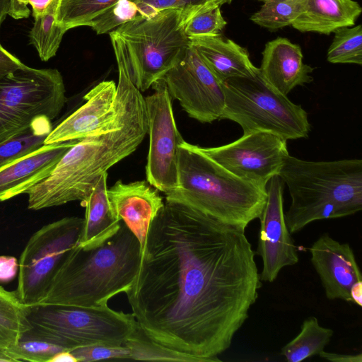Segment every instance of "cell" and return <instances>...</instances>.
Returning <instances> with one entry per match:
<instances>
[{
	"instance_id": "6da1fadb",
	"label": "cell",
	"mask_w": 362,
	"mask_h": 362,
	"mask_svg": "<svg viewBox=\"0 0 362 362\" xmlns=\"http://www.w3.org/2000/svg\"><path fill=\"white\" fill-rule=\"evenodd\" d=\"M255 257L245 229L165 201L125 293L132 314L156 343L221 361L262 287Z\"/></svg>"
},
{
	"instance_id": "7a4b0ae2",
	"label": "cell",
	"mask_w": 362,
	"mask_h": 362,
	"mask_svg": "<svg viewBox=\"0 0 362 362\" xmlns=\"http://www.w3.org/2000/svg\"><path fill=\"white\" fill-rule=\"evenodd\" d=\"M117 97L119 110L112 124L66 152L49 175L27 192L29 209L85 200L102 175L143 141L148 132L145 99L127 73L118 72Z\"/></svg>"
},
{
	"instance_id": "3957f363",
	"label": "cell",
	"mask_w": 362,
	"mask_h": 362,
	"mask_svg": "<svg viewBox=\"0 0 362 362\" xmlns=\"http://www.w3.org/2000/svg\"><path fill=\"white\" fill-rule=\"evenodd\" d=\"M141 258L137 238L121 221L117 231L99 245L83 248L76 244L37 305H107L110 298L130 288Z\"/></svg>"
},
{
	"instance_id": "277c9868",
	"label": "cell",
	"mask_w": 362,
	"mask_h": 362,
	"mask_svg": "<svg viewBox=\"0 0 362 362\" xmlns=\"http://www.w3.org/2000/svg\"><path fill=\"white\" fill-rule=\"evenodd\" d=\"M291 198L284 214L291 233L311 222L354 214L362 209V160L308 161L289 154L279 175Z\"/></svg>"
},
{
	"instance_id": "5b68a950",
	"label": "cell",
	"mask_w": 362,
	"mask_h": 362,
	"mask_svg": "<svg viewBox=\"0 0 362 362\" xmlns=\"http://www.w3.org/2000/svg\"><path fill=\"white\" fill-rule=\"evenodd\" d=\"M165 201L185 204L223 223L245 229L259 218L267 192L234 175L184 141L180 146L179 187Z\"/></svg>"
},
{
	"instance_id": "8992f818",
	"label": "cell",
	"mask_w": 362,
	"mask_h": 362,
	"mask_svg": "<svg viewBox=\"0 0 362 362\" xmlns=\"http://www.w3.org/2000/svg\"><path fill=\"white\" fill-rule=\"evenodd\" d=\"M117 68L127 71L140 91L148 90L185 57L189 40L181 8L140 16L109 33Z\"/></svg>"
},
{
	"instance_id": "52a82bcc",
	"label": "cell",
	"mask_w": 362,
	"mask_h": 362,
	"mask_svg": "<svg viewBox=\"0 0 362 362\" xmlns=\"http://www.w3.org/2000/svg\"><path fill=\"white\" fill-rule=\"evenodd\" d=\"M222 86L226 103L220 119L238 123L243 133L264 132L286 141L308 136L305 110L270 86L259 69L252 76L229 78Z\"/></svg>"
},
{
	"instance_id": "ba28073f",
	"label": "cell",
	"mask_w": 362,
	"mask_h": 362,
	"mask_svg": "<svg viewBox=\"0 0 362 362\" xmlns=\"http://www.w3.org/2000/svg\"><path fill=\"white\" fill-rule=\"evenodd\" d=\"M28 319L33 331L69 351L89 346H123L139 328L132 313L107 305H37L30 307Z\"/></svg>"
},
{
	"instance_id": "9c48e42d",
	"label": "cell",
	"mask_w": 362,
	"mask_h": 362,
	"mask_svg": "<svg viewBox=\"0 0 362 362\" xmlns=\"http://www.w3.org/2000/svg\"><path fill=\"white\" fill-rule=\"evenodd\" d=\"M63 77L56 69L23 67L0 79V143L29 128L37 117L54 119L66 102Z\"/></svg>"
},
{
	"instance_id": "30bf717a",
	"label": "cell",
	"mask_w": 362,
	"mask_h": 362,
	"mask_svg": "<svg viewBox=\"0 0 362 362\" xmlns=\"http://www.w3.org/2000/svg\"><path fill=\"white\" fill-rule=\"evenodd\" d=\"M83 218L64 217L48 223L30 238L19 259L18 286L20 300L27 306L37 305L68 252L78 243Z\"/></svg>"
},
{
	"instance_id": "8fae6325",
	"label": "cell",
	"mask_w": 362,
	"mask_h": 362,
	"mask_svg": "<svg viewBox=\"0 0 362 362\" xmlns=\"http://www.w3.org/2000/svg\"><path fill=\"white\" fill-rule=\"evenodd\" d=\"M152 87L153 93L144 98L149 134L146 175L150 185L166 194L179 187L180 146L185 140L164 81L160 78Z\"/></svg>"
},
{
	"instance_id": "7c38bea8",
	"label": "cell",
	"mask_w": 362,
	"mask_h": 362,
	"mask_svg": "<svg viewBox=\"0 0 362 362\" xmlns=\"http://www.w3.org/2000/svg\"><path fill=\"white\" fill-rule=\"evenodd\" d=\"M199 150L234 175L262 188L279 175L289 154L286 140L259 131L243 133L226 145Z\"/></svg>"
},
{
	"instance_id": "4fadbf2b",
	"label": "cell",
	"mask_w": 362,
	"mask_h": 362,
	"mask_svg": "<svg viewBox=\"0 0 362 362\" xmlns=\"http://www.w3.org/2000/svg\"><path fill=\"white\" fill-rule=\"evenodd\" d=\"M162 79L190 117L202 123L220 119L226 103L222 82L190 45L185 58Z\"/></svg>"
},
{
	"instance_id": "5bb4252c",
	"label": "cell",
	"mask_w": 362,
	"mask_h": 362,
	"mask_svg": "<svg viewBox=\"0 0 362 362\" xmlns=\"http://www.w3.org/2000/svg\"><path fill=\"white\" fill-rule=\"evenodd\" d=\"M284 182L273 177L267 186V197L259 216L260 228L255 254L261 257L262 281L273 282L285 267L298 262L297 247L292 239L284 212Z\"/></svg>"
},
{
	"instance_id": "9a60e30c",
	"label": "cell",
	"mask_w": 362,
	"mask_h": 362,
	"mask_svg": "<svg viewBox=\"0 0 362 362\" xmlns=\"http://www.w3.org/2000/svg\"><path fill=\"white\" fill-rule=\"evenodd\" d=\"M85 103L53 128L45 144L81 140L108 128L119 110L117 85L103 81L85 96Z\"/></svg>"
},
{
	"instance_id": "2e32d148",
	"label": "cell",
	"mask_w": 362,
	"mask_h": 362,
	"mask_svg": "<svg viewBox=\"0 0 362 362\" xmlns=\"http://www.w3.org/2000/svg\"><path fill=\"white\" fill-rule=\"evenodd\" d=\"M311 263L317 273L329 300L351 302L354 284L362 281L354 252L348 243H341L323 234L309 249Z\"/></svg>"
},
{
	"instance_id": "e0dca14e",
	"label": "cell",
	"mask_w": 362,
	"mask_h": 362,
	"mask_svg": "<svg viewBox=\"0 0 362 362\" xmlns=\"http://www.w3.org/2000/svg\"><path fill=\"white\" fill-rule=\"evenodd\" d=\"M107 196L115 216L137 238L141 252L149 226L165 204L159 191L145 181L118 180Z\"/></svg>"
},
{
	"instance_id": "ac0fdd59",
	"label": "cell",
	"mask_w": 362,
	"mask_h": 362,
	"mask_svg": "<svg viewBox=\"0 0 362 362\" xmlns=\"http://www.w3.org/2000/svg\"><path fill=\"white\" fill-rule=\"evenodd\" d=\"M78 141L44 144L0 168V202L27 192L47 178Z\"/></svg>"
},
{
	"instance_id": "d6986e66",
	"label": "cell",
	"mask_w": 362,
	"mask_h": 362,
	"mask_svg": "<svg viewBox=\"0 0 362 362\" xmlns=\"http://www.w3.org/2000/svg\"><path fill=\"white\" fill-rule=\"evenodd\" d=\"M303 57L299 45L279 37L264 46L260 74L274 89L287 95L296 86L313 80V68L303 63Z\"/></svg>"
},
{
	"instance_id": "ffe728a7",
	"label": "cell",
	"mask_w": 362,
	"mask_h": 362,
	"mask_svg": "<svg viewBox=\"0 0 362 362\" xmlns=\"http://www.w3.org/2000/svg\"><path fill=\"white\" fill-rule=\"evenodd\" d=\"M188 38L189 45L221 82L231 78L252 76L259 71L252 64L246 49L231 40L221 36Z\"/></svg>"
},
{
	"instance_id": "44dd1931",
	"label": "cell",
	"mask_w": 362,
	"mask_h": 362,
	"mask_svg": "<svg viewBox=\"0 0 362 362\" xmlns=\"http://www.w3.org/2000/svg\"><path fill=\"white\" fill-rule=\"evenodd\" d=\"M107 173L102 175L88 197L81 202L86 209L78 245L89 248L99 245L119 229L120 222L110 206L107 187Z\"/></svg>"
},
{
	"instance_id": "7402d4cb",
	"label": "cell",
	"mask_w": 362,
	"mask_h": 362,
	"mask_svg": "<svg viewBox=\"0 0 362 362\" xmlns=\"http://www.w3.org/2000/svg\"><path fill=\"white\" fill-rule=\"evenodd\" d=\"M362 11L353 0H308L307 10L292 24L297 30L329 35L354 25Z\"/></svg>"
},
{
	"instance_id": "603a6c76",
	"label": "cell",
	"mask_w": 362,
	"mask_h": 362,
	"mask_svg": "<svg viewBox=\"0 0 362 362\" xmlns=\"http://www.w3.org/2000/svg\"><path fill=\"white\" fill-rule=\"evenodd\" d=\"M30 307L23 303L16 291L0 286V345L11 348L31 329L28 319Z\"/></svg>"
},
{
	"instance_id": "cb8c5ba5",
	"label": "cell",
	"mask_w": 362,
	"mask_h": 362,
	"mask_svg": "<svg viewBox=\"0 0 362 362\" xmlns=\"http://www.w3.org/2000/svg\"><path fill=\"white\" fill-rule=\"evenodd\" d=\"M334 334L332 329L321 326L313 316L306 318L299 334L286 344L281 354L288 362H300L319 354Z\"/></svg>"
},
{
	"instance_id": "d4e9b609",
	"label": "cell",
	"mask_w": 362,
	"mask_h": 362,
	"mask_svg": "<svg viewBox=\"0 0 362 362\" xmlns=\"http://www.w3.org/2000/svg\"><path fill=\"white\" fill-rule=\"evenodd\" d=\"M59 4L60 0H56L45 13L35 17L29 32V43L44 62L56 55L66 32L57 21Z\"/></svg>"
},
{
	"instance_id": "484cf974",
	"label": "cell",
	"mask_w": 362,
	"mask_h": 362,
	"mask_svg": "<svg viewBox=\"0 0 362 362\" xmlns=\"http://www.w3.org/2000/svg\"><path fill=\"white\" fill-rule=\"evenodd\" d=\"M52 121L46 116L39 117L28 129L0 143V168L43 146L54 128Z\"/></svg>"
},
{
	"instance_id": "4316f807",
	"label": "cell",
	"mask_w": 362,
	"mask_h": 362,
	"mask_svg": "<svg viewBox=\"0 0 362 362\" xmlns=\"http://www.w3.org/2000/svg\"><path fill=\"white\" fill-rule=\"evenodd\" d=\"M308 0H264L262 7L250 17L254 23L274 31L294 21L308 7Z\"/></svg>"
},
{
	"instance_id": "83f0119b",
	"label": "cell",
	"mask_w": 362,
	"mask_h": 362,
	"mask_svg": "<svg viewBox=\"0 0 362 362\" xmlns=\"http://www.w3.org/2000/svg\"><path fill=\"white\" fill-rule=\"evenodd\" d=\"M182 14L184 31L188 37L221 36L227 24L218 5L185 8L182 9Z\"/></svg>"
},
{
	"instance_id": "f1b7e54d",
	"label": "cell",
	"mask_w": 362,
	"mask_h": 362,
	"mask_svg": "<svg viewBox=\"0 0 362 362\" xmlns=\"http://www.w3.org/2000/svg\"><path fill=\"white\" fill-rule=\"evenodd\" d=\"M118 0H60L57 21L66 31L88 26L90 21Z\"/></svg>"
},
{
	"instance_id": "f546056e",
	"label": "cell",
	"mask_w": 362,
	"mask_h": 362,
	"mask_svg": "<svg viewBox=\"0 0 362 362\" xmlns=\"http://www.w3.org/2000/svg\"><path fill=\"white\" fill-rule=\"evenodd\" d=\"M327 52V61L333 64H362V26L337 29Z\"/></svg>"
},
{
	"instance_id": "4dcf8cb0",
	"label": "cell",
	"mask_w": 362,
	"mask_h": 362,
	"mask_svg": "<svg viewBox=\"0 0 362 362\" xmlns=\"http://www.w3.org/2000/svg\"><path fill=\"white\" fill-rule=\"evenodd\" d=\"M124 345L129 349L130 359L132 360L201 362L195 357L177 352L156 343L144 334L139 325Z\"/></svg>"
},
{
	"instance_id": "1f68e13d",
	"label": "cell",
	"mask_w": 362,
	"mask_h": 362,
	"mask_svg": "<svg viewBox=\"0 0 362 362\" xmlns=\"http://www.w3.org/2000/svg\"><path fill=\"white\" fill-rule=\"evenodd\" d=\"M64 350L32 329L25 332L17 344L10 348L16 361L31 362H50L57 353Z\"/></svg>"
},
{
	"instance_id": "d6a6232c",
	"label": "cell",
	"mask_w": 362,
	"mask_h": 362,
	"mask_svg": "<svg viewBox=\"0 0 362 362\" xmlns=\"http://www.w3.org/2000/svg\"><path fill=\"white\" fill-rule=\"evenodd\" d=\"M138 16L139 11L135 3L131 0H118L92 19L88 26L92 28L98 35L109 33Z\"/></svg>"
},
{
	"instance_id": "836d02e7",
	"label": "cell",
	"mask_w": 362,
	"mask_h": 362,
	"mask_svg": "<svg viewBox=\"0 0 362 362\" xmlns=\"http://www.w3.org/2000/svg\"><path fill=\"white\" fill-rule=\"evenodd\" d=\"M137 6L139 16L150 18L168 8H202L209 6H222L233 0H131Z\"/></svg>"
},
{
	"instance_id": "e575fe53",
	"label": "cell",
	"mask_w": 362,
	"mask_h": 362,
	"mask_svg": "<svg viewBox=\"0 0 362 362\" xmlns=\"http://www.w3.org/2000/svg\"><path fill=\"white\" fill-rule=\"evenodd\" d=\"M70 352L78 362H91L106 359H130V351L126 346H89L74 349Z\"/></svg>"
},
{
	"instance_id": "d590c367",
	"label": "cell",
	"mask_w": 362,
	"mask_h": 362,
	"mask_svg": "<svg viewBox=\"0 0 362 362\" xmlns=\"http://www.w3.org/2000/svg\"><path fill=\"white\" fill-rule=\"evenodd\" d=\"M24 66L18 58L6 50L0 43V79Z\"/></svg>"
},
{
	"instance_id": "8d00e7d4",
	"label": "cell",
	"mask_w": 362,
	"mask_h": 362,
	"mask_svg": "<svg viewBox=\"0 0 362 362\" xmlns=\"http://www.w3.org/2000/svg\"><path fill=\"white\" fill-rule=\"evenodd\" d=\"M19 262L13 256L0 255V283H8L15 279Z\"/></svg>"
},
{
	"instance_id": "74e56055",
	"label": "cell",
	"mask_w": 362,
	"mask_h": 362,
	"mask_svg": "<svg viewBox=\"0 0 362 362\" xmlns=\"http://www.w3.org/2000/svg\"><path fill=\"white\" fill-rule=\"evenodd\" d=\"M8 15L13 19L26 18L30 15L27 0H10Z\"/></svg>"
},
{
	"instance_id": "f35d334b",
	"label": "cell",
	"mask_w": 362,
	"mask_h": 362,
	"mask_svg": "<svg viewBox=\"0 0 362 362\" xmlns=\"http://www.w3.org/2000/svg\"><path fill=\"white\" fill-rule=\"evenodd\" d=\"M320 358L332 362H361L362 354H342L325 352L324 350L318 354Z\"/></svg>"
},
{
	"instance_id": "ab89813d",
	"label": "cell",
	"mask_w": 362,
	"mask_h": 362,
	"mask_svg": "<svg viewBox=\"0 0 362 362\" xmlns=\"http://www.w3.org/2000/svg\"><path fill=\"white\" fill-rule=\"evenodd\" d=\"M32 8L33 18L45 13L56 0H27Z\"/></svg>"
},
{
	"instance_id": "60d3db41",
	"label": "cell",
	"mask_w": 362,
	"mask_h": 362,
	"mask_svg": "<svg viewBox=\"0 0 362 362\" xmlns=\"http://www.w3.org/2000/svg\"><path fill=\"white\" fill-rule=\"evenodd\" d=\"M351 302L362 306V281H358L353 285L350 291Z\"/></svg>"
},
{
	"instance_id": "b9f144b4",
	"label": "cell",
	"mask_w": 362,
	"mask_h": 362,
	"mask_svg": "<svg viewBox=\"0 0 362 362\" xmlns=\"http://www.w3.org/2000/svg\"><path fill=\"white\" fill-rule=\"evenodd\" d=\"M50 362H78L75 356L69 351H62L57 353Z\"/></svg>"
},
{
	"instance_id": "7bdbcfd3",
	"label": "cell",
	"mask_w": 362,
	"mask_h": 362,
	"mask_svg": "<svg viewBox=\"0 0 362 362\" xmlns=\"http://www.w3.org/2000/svg\"><path fill=\"white\" fill-rule=\"evenodd\" d=\"M0 362H16L10 351V348L0 345Z\"/></svg>"
},
{
	"instance_id": "ee69618b",
	"label": "cell",
	"mask_w": 362,
	"mask_h": 362,
	"mask_svg": "<svg viewBox=\"0 0 362 362\" xmlns=\"http://www.w3.org/2000/svg\"><path fill=\"white\" fill-rule=\"evenodd\" d=\"M9 2L10 0H0V27L8 15Z\"/></svg>"
},
{
	"instance_id": "f6af8a7d",
	"label": "cell",
	"mask_w": 362,
	"mask_h": 362,
	"mask_svg": "<svg viewBox=\"0 0 362 362\" xmlns=\"http://www.w3.org/2000/svg\"><path fill=\"white\" fill-rule=\"evenodd\" d=\"M260 1H264V0H260Z\"/></svg>"
}]
</instances>
